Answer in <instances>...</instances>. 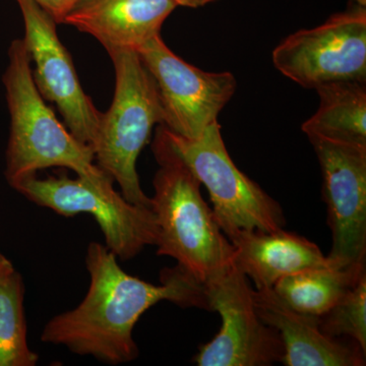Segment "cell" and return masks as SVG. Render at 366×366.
<instances>
[{"label":"cell","mask_w":366,"mask_h":366,"mask_svg":"<svg viewBox=\"0 0 366 366\" xmlns=\"http://www.w3.org/2000/svg\"><path fill=\"white\" fill-rule=\"evenodd\" d=\"M90 287L74 310L55 315L43 329L44 343L66 347L78 355L117 365L139 356L132 332L142 317L163 300L182 307L211 310L204 284L179 266L165 269L161 285L131 276L120 268L106 245L91 242L86 250Z\"/></svg>","instance_id":"obj_1"},{"label":"cell","mask_w":366,"mask_h":366,"mask_svg":"<svg viewBox=\"0 0 366 366\" xmlns=\"http://www.w3.org/2000/svg\"><path fill=\"white\" fill-rule=\"evenodd\" d=\"M31 57L23 39L14 40L4 72L11 117L6 177L9 184L52 167L71 169L95 184L114 182L94 163L93 149L79 142L46 105L33 79Z\"/></svg>","instance_id":"obj_2"},{"label":"cell","mask_w":366,"mask_h":366,"mask_svg":"<svg viewBox=\"0 0 366 366\" xmlns=\"http://www.w3.org/2000/svg\"><path fill=\"white\" fill-rule=\"evenodd\" d=\"M152 149L160 166L151 197L159 228L157 254L172 257L204 284L234 264V249L204 202L197 177L158 137Z\"/></svg>","instance_id":"obj_3"},{"label":"cell","mask_w":366,"mask_h":366,"mask_svg":"<svg viewBox=\"0 0 366 366\" xmlns=\"http://www.w3.org/2000/svg\"><path fill=\"white\" fill-rule=\"evenodd\" d=\"M115 71L112 106L101 115L92 149L97 166L118 183L129 203L151 208L137 172V160L163 114L155 81L134 50L110 53Z\"/></svg>","instance_id":"obj_4"},{"label":"cell","mask_w":366,"mask_h":366,"mask_svg":"<svg viewBox=\"0 0 366 366\" xmlns=\"http://www.w3.org/2000/svg\"><path fill=\"white\" fill-rule=\"evenodd\" d=\"M156 137L208 189L217 222L224 234L238 230L273 232L285 226L278 202L238 169L229 156L218 122L197 139H187L160 124Z\"/></svg>","instance_id":"obj_5"},{"label":"cell","mask_w":366,"mask_h":366,"mask_svg":"<svg viewBox=\"0 0 366 366\" xmlns=\"http://www.w3.org/2000/svg\"><path fill=\"white\" fill-rule=\"evenodd\" d=\"M11 187L59 215L90 214L100 226L106 247L122 261L137 257L148 245L157 244L159 228L153 209L127 202L113 189V182L98 185L66 175L41 179L35 174L16 180Z\"/></svg>","instance_id":"obj_6"},{"label":"cell","mask_w":366,"mask_h":366,"mask_svg":"<svg viewBox=\"0 0 366 366\" xmlns=\"http://www.w3.org/2000/svg\"><path fill=\"white\" fill-rule=\"evenodd\" d=\"M273 64L303 88L366 81L365 7L355 4L322 25L288 36L274 48Z\"/></svg>","instance_id":"obj_7"},{"label":"cell","mask_w":366,"mask_h":366,"mask_svg":"<svg viewBox=\"0 0 366 366\" xmlns=\"http://www.w3.org/2000/svg\"><path fill=\"white\" fill-rule=\"evenodd\" d=\"M211 310L222 327L194 357L199 366H269L282 362L285 347L280 334L255 310L249 278L235 264L204 284Z\"/></svg>","instance_id":"obj_8"},{"label":"cell","mask_w":366,"mask_h":366,"mask_svg":"<svg viewBox=\"0 0 366 366\" xmlns=\"http://www.w3.org/2000/svg\"><path fill=\"white\" fill-rule=\"evenodd\" d=\"M157 86L163 122L171 132L197 139L218 122L231 100L236 79L230 72H208L187 64L164 43L160 35L137 51Z\"/></svg>","instance_id":"obj_9"},{"label":"cell","mask_w":366,"mask_h":366,"mask_svg":"<svg viewBox=\"0 0 366 366\" xmlns=\"http://www.w3.org/2000/svg\"><path fill=\"white\" fill-rule=\"evenodd\" d=\"M319 159L332 249L341 268L365 266L366 146L308 137Z\"/></svg>","instance_id":"obj_10"},{"label":"cell","mask_w":366,"mask_h":366,"mask_svg":"<svg viewBox=\"0 0 366 366\" xmlns=\"http://www.w3.org/2000/svg\"><path fill=\"white\" fill-rule=\"evenodd\" d=\"M23 14V38L31 61L33 79L45 100L54 103L69 131L92 148L101 115L81 88L71 54L57 35L59 24L34 0H16Z\"/></svg>","instance_id":"obj_11"},{"label":"cell","mask_w":366,"mask_h":366,"mask_svg":"<svg viewBox=\"0 0 366 366\" xmlns=\"http://www.w3.org/2000/svg\"><path fill=\"white\" fill-rule=\"evenodd\" d=\"M177 4L172 0H79L64 24L96 38L110 53L137 51L154 37Z\"/></svg>","instance_id":"obj_12"},{"label":"cell","mask_w":366,"mask_h":366,"mask_svg":"<svg viewBox=\"0 0 366 366\" xmlns=\"http://www.w3.org/2000/svg\"><path fill=\"white\" fill-rule=\"evenodd\" d=\"M252 298L261 319L280 334L285 347L284 365H365L366 353L358 344L326 336L320 330L319 317L292 310L273 289H254Z\"/></svg>","instance_id":"obj_13"},{"label":"cell","mask_w":366,"mask_h":366,"mask_svg":"<svg viewBox=\"0 0 366 366\" xmlns=\"http://www.w3.org/2000/svg\"><path fill=\"white\" fill-rule=\"evenodd\" d=\"M227 238L235 266L254 282L255 290L272 289L284 277L307 269L339 267L315 242L283 229L238 230Z\"/></svg>","instance_id":"obj_14"},{"label":"cell","mask_w":366,"mask_h":366,"mask_svg":"<svg viewBox=\"0 0 366 366\" xmlns=\"http://www.w3.org/2000/svg\"><path fill=\"white\" fill-rule=\"evenodd\" d=\"M315 90L319 94V108L302 124L307 137L366 146L365 81H332Z\"/></svg>","instance_id":"obj_15"},{"label":"cell","mask_w":366,"mask_h":366,"mask_svg":"<svg viewBox=\"0 0 366 366\" xmlns=\"http://www.w3.org/2000/svg\"><path fill=\"white\" fill-rule=\"evenodd\" d=\"M365 273V266L307 269L284 277L272 289L296 312L320 317Z\"/></svg>","instance_id":"obj_16"},{"label":"cell","mask_w":366,"mask_h":366,"mask_svg":"<svg viewBox=\"0 0 366 366\" xmlns=\"http://www.w3.org/2000/svg\"><path fill=\"white\" fill-rule=\"evenodd\" d=\"M24 295L23 279L16 269L0 278V366H35L39 360L29 348Z\"/></svg>","instance_id":"obj_17"},{"label":"cell","mask_w":366,"mask_h":366,"mask_svg":"<svg viewBox=\"0 0 366 366\" xmlns=\"http://www.w3.org/2000/svg\"><path fill=\"white\" fill-rule=\"evenodd\" d=\"M319 319L320 330L326 336L347 337L366 353V273Z\"/></svg>","instance_id":"obj_18"},{"label":"cell","mask_w":366,"mask_h":366,"mask_svg":"<svg viewBox=\"0 0 366 366\" xmlns=\"http://www.w3.org/2000/svg\"><path fill=\"white\" fill-rule=\"evenodd\" d=\"M34 1L47 11L57 24H64L67 14L71 11L79 0H34Z\"/></svg>","instance_id":"obj_19"},{"label":"cell","mask_w":366,"mask_h":366,"mask_svg":"<svg viewBox=\"0 0 366 366\" xmlns=\"http://www.w3.org/2000/svg\"><path fill=\"white\" fill-rule=\"evenodd\" d=\"M177 6L190 7V9H197L211 4V2L217 1V0H172Z\"/></svg>","instance_id":"obj_20"},{"label":"cell","mask_w":366,"mask_h":366,"mask_svg":"<svg viewBox=\"0 0 366 366\" xmlns=\"http://www.w3.org/2000/svg\"><path fill=\"white\" fill-rule=\"evenodd\" d=\"M14 269V268L11 262L0 252V278L6 276L7 274L13 272Z\"/></svg>","instance_id":"obj_21"},{"label":"cell","mask_w":366,"mask_h":366,"mask_svg":"<svg viewBox=\"0 0 366 366\" xmlns=\"http://www.w3.org/2000/svg\"><path fill=\"white\" fill-rule=\"evenodd\" d=\"M354 2H355L356 4H358V6L365 7L366 6V0H353Z\"/></svg>","instance_id":"obj_22"}]
</instances>
